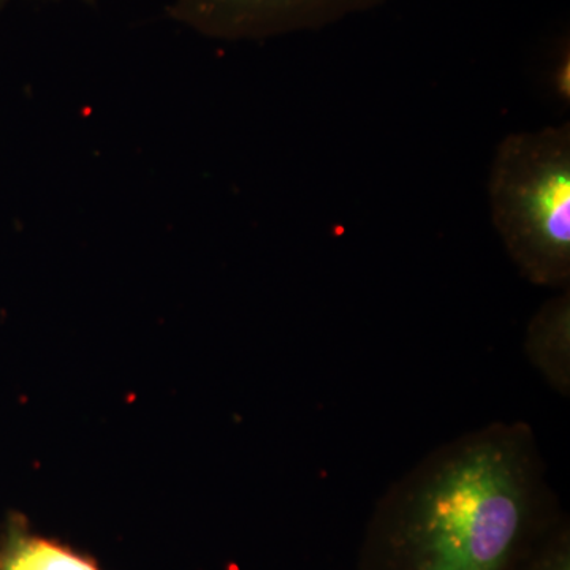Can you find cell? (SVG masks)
<instances>
[{
	"instance_id": "cell-1",
	"label": "cell",
	"mask_w": 570,
	"mask_h": 570,
	"mask_svg": "<svg viewBox=\"0 0 570 570\" xmlns=\"http://www.w3.org/2000/svg\"><path fill=\"white\" fill-rule=\"evenodd\" d=\"M538 439L493 423L434 450L384 494L362 570H520L560 521Z\"/></svg>"
},
{
	"instance_id": "cell-2",
	"label": "cell",
	"mask_w": 570,
	"mask_h": 570,
	"mask_svg": "<svg viewBox=\"0 0 570 570\" xmlns=\"http://www.w3.org/2000/svg\"><path fill=\"white\" fill-rule=\"evenodd\" d=\"M491 220L521 276L540 287L570 283V127L510 134L489 174Z\"/></svg>"
},
{
	"instance_id": "cell-3",
	"label": "cell",
	"mask_w": 570,
	"mask_h": 570,
	"mask_svg": "<svg viewBox=\"0 0 570 570\" xmlns=\"http://www.w3.org/2000/svg\"><path fill=\"white\" fill-rule=\"evenodd\" d=\"M390 0H171L168 13L208 39L265 40L377 9Z\"/></svg>"
},
{
	"instance_id": "cell-4",
	"label": "cell",
	"mask_w": 570,
	"mask_h": 570,
	"mask_svg": "<svg viewBox=\"0 0 570 570\" xmlns=\"http://www.w3.org/2000/svg\"><path fill=\"white\" fill-rule=\"evenodd\" d=\"M524 352L554 392L570 393V294L569 287L540 306L528 324Z\"/></svg>"
},
{
	"instance_id": "cell-5",
	"label": "cell",
	"mask_w": 570,
	"mask_h": 570,
	"mask_svg": "<svg viewBox=\"0 0 570 570\" xmlns=\"http://www.w3.org/2000/svg\"><path fill=\"white\" fill-rule=\"evenodd\" d=\"M0 570H102L97 562L56 540L36 534L13 513L0 538Z\"/></svg>"
},
{
	"instance_id": "cell-6",
	"label": "cell",
	"mask_w": 570,
	"mask_h": 570,
	"mask_svg": "<svg viewBox=\"0 0 570 570\" xmlns=\"http://www.w3.org/2000/svg\"><path fill=\"white\" fill-rule=\"evenodd\" d=\"M520 570H570L568 524L560 523L546 535Z\"/></svg>"
},
{
	"instance_id": "cell-7",
	"label": "cell",
	"mask_w": 570,
	"mask_h": 570,
	"mask_svg": "<svg viewBox=\"0 0 570 570\" xmlns=\"http://www.w3.org/2000/svg\"><path fill=\"white\" fill-rule=\"evenodd\" d=\"M543 80H546V88L549 89L554 102L569 104L570 47L568 36H561L551 47V51L547 56L546 69H543Z\"/></svg>"
},
{
	"instance_id": "cell-8",
	"label": "cell",
	"mask_w": 570,
	"mask_h": 570,
	"mask_svg": "<svg viewBox=\"0 0 570 570\" xmlns=\"http://www.w3.org/2000/svg\"><path fill=\"white\" fill-rule=\"evenodd\" d=\"M9 2V0H0V9H2L6 3ZM81 2L89 3V6H94V3L97 2V0H81Z\"/></svg>"
}]
</instances>
